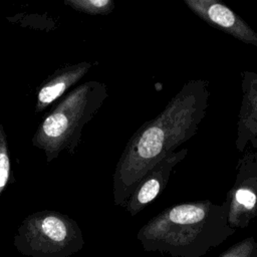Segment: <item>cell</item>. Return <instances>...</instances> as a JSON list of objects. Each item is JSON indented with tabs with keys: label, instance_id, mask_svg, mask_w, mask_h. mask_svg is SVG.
I'll return each mask as SVG.
<instances>
[{
	"label": "cell",
	"instance_id": "6",
	"mask_svg": "<svg viewBox=\"0 0 257 257\" xmlns=\"http://www.w3.org/2000/svg\"><path fill=\"white\" fill-rule=\"evenodd\" d=\"M184 3L209 25L257 47V32L225 4L217 0H184Z\"/></svg>",
	"mask_w": 257,
	"mask_h": 257
},
{
	"label": "cell",
	"instance_id": "9",
	"mask_svg": "<svg viewBox=\"0 0 257 257\" xmlns=\"http://www.w3.org/2000/svg\"><path fill=\"white\" fill-rule=\"evenodd\" d=\"M92 67V63L81 61L73 64H65L53 71L39 86L37 91L35 112H42L49 104L76 84Z\"/></svg>",
	"mask_w": 257,
	"mask_h": 257
},
{
	"label": "cell",
	"instance_id": "12",
	"mask_svg": "<svg viewBox=\"0 0 257 257\" xmlns=\"http://www.w3.org/2000/svg\"><path fill=\"white\" fill-rule=\"evenodd\" d=\"M218 257H257V241L254 237H247L229 247Z\"/></svg>",
	"mask_w": 257,
	"mask_h": 257
},
{
	"label": "cell",
	"instance_id": "3",
	"mask_svg": "<svg viewBox=\"0 0 257 257\" xmlns=\"http://www.w3.org/2000/svg\"><path fill=\"white\" fill-rule=\"evenodd\" d=\"M107 96V86L98 80L77 85L42 119L32 137V146L43 152L48 163L64 151L73 155L84 125L97 113Z\"/></svg>",
	"mask_w": 257,
	"mask_h": 257
},
{
	"label": "cell",
	"instance_id": "8",
	"mask_svg": "<svg viewBox=\"0 0 257 257\" xmlns=\"http://www.w3.org/2000/svg\"><path fill=\"white\" fill-rule=\"evenodd\" d=\"M242 100L238 114L236 149H257V72L244 71L241 80Z\"/></svg>",
	"mask_w": 257,
	"mask_h": 257
},
{
	"label": "cell",
	"instance_id": "5",
	"mask_svg": "<svg viewBox=\"0 0 257 257\" xmlns=\"http://www.w3.org/2000/svg\"><path fill=\"white\" fill-rule=\"evenodd\" d=\"M235 182L227 194L228 223L244 229L257 217V151L248 150L238 160Z\"/></svg>",
	"mask_w": 257,
	"mask_h": 257
},
{
	"label": "cell",
	"instance_id": "1",
	"mask_svg": "<svg viewBox=\"0 0 257 257\" xmlns=\"http://www.w3.org/2000/svg\"><path fill=\"white\" fill-rule=\"evenodd\" d=\"M209 98V83L204 79H191L156 117L131 137L112 176L116 206L124 207L144 176L195 136L207 113Z\"/></svg>",
	"mask_w": 257,
	"mask_h": 257
},
{
	"label": "cell",
	"instance_id": "2",
	"mask_svg": "<svg viewBox=\"0 0 257 257\" xmlns=\"http://www.w3.org/2000/svg\"><path fill=\"white\" fill-rule=\"evenodd\" d=\"M228 202L209 200L166 208L148 221L137 239L148 252L172 257H203L234 233L228 223Z\"/></svg>",
	"mask_w": 257,
	"mask_h": 257
},
{
	"label": "cell",
	"instance_id": "7",
	"mask_svg": "<svg viewBox=\"0 0 257 257\" xmlns=\"http://www.w3.org/2000/svg\"><path fill=\"white\" fill-rule=\"evenodd\" d=\"M188 152V149H183L169 154L144 176L123 207L131 216L143 211L164 191L173 169L185 159Z\"/></svg>",
	"mask_w": 257,
	"mask_h": 257
},
{
	"label": "cell",
	"instance_id": "11",
	"mask_svg": "<svg viewBox=\"0 0 257 257\" xmlns=\"http://www.w3.org/2000/svg\"><path fill=\"white\" fill-rule=\"evenodd\" d=\"M12 177L13 173L7 135L3 124L0 123V197L8 184L12 182Z\"/></svg>",
	"mask_w": 257,
	"mask_h": 257
},
{
	"label": "cell",
	"instance_id": "4",
	"mask_svg": "<svg viewBox=\"0 0 257 257\" xmlns=\"http://www.w3.org/2000/svg\"><path fill=\"white\" fill-rule=\"evenodd\" d=\"M13 245L28 257H69L83 248L84 238L72 218L57 211L43 210L23 219Z\"/></svg>",
	"mask_w": 257,
	"mask_h": 257
},
{
	"label": "cell",
	"instance_id": "10",
	"mask_svg": "<svg viewBox=\"0 0 257 257\" xmlns=\"http://www.w3.org/2000/svg\"><path fill=\"white\" fill-rule=\"evenodd\" d=\"M63 4L91 16L108 15L114 9L112 0H64Z\"/></svg>",
	"mask_w": 257,
	"mask_h": 257
}]
</instances>
